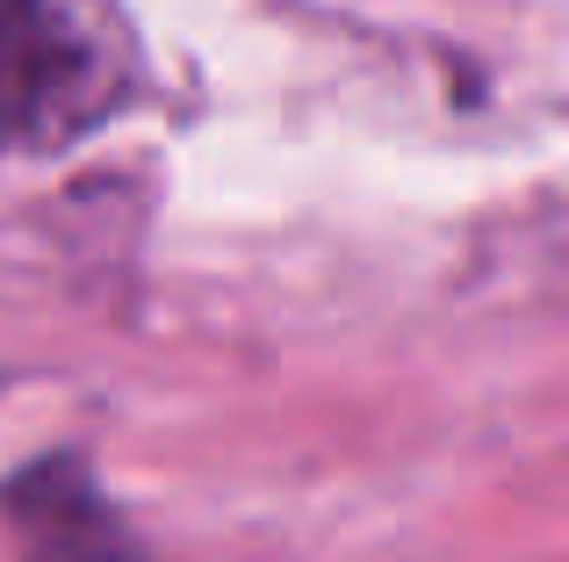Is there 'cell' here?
I'll use <instances>...</instances> for the list:
<instances>
[{
	"label": "cell",
	"mask_w": 569,
	"mask_h": 562,
	"mask_svg": "<svg viewBox=\"0 0 569 562\" xmlns=\"http://www.w3.org/2000/svg\"><path fill=\"white\" fill-rule=\"evenodd\" d=\"M8 512L22 526L29 562H138L116 526V512L94 498V483L72 462H43L8 491Z\"/></svg>",
	"instance_id": "obj_2"
},
{
	"label": "cell",
	"mask_w": 569,
	"mask_h": 562,
	"mask_svg": "<svg viewBox=\"0 0 569 562\" xmlns=\"http://www.w3.org/2000/svg\"><path fill=\"white\" fill-rule=\"evenodd\" d=\"M144 87L116 0H0V152H66Z\"/></svg>",
	"instance_id": "obj_1"
}]
</instances>
